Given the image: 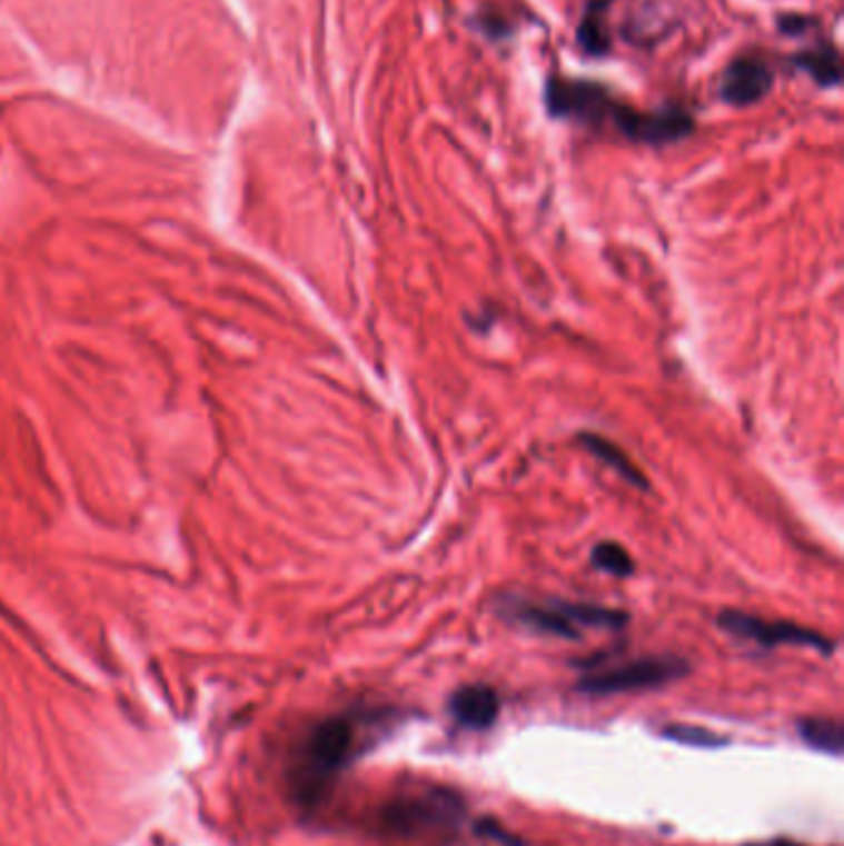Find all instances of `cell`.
Returning a JSON list of instances; mask_svg holds the SVG:
<instances>
[{
	"label": "cell",
	"mask_w": 844,
	"mask_h": 846,
	"mask_svg": "<svg viewBox=\"0 0 844 846\" xmlns=\"http://www.w3.org/2000/svg\"><path fill=\"white\" fill-rule=\"evenodd\" d=\"M359 735L357 718L342 713V716L315 723L295 745L288 765V785L292 799L302 809H315L330 795L337 777L359 753Z\"/></svg>",
	"instance_id": "6da1fadb"
},
{
	"label": "cell",
	"mask_w": 844,
	"mask_h": 846,
	"mask_svg": "<svg viewBox=\"0 0 844 846\" xmlns=\"http://www.w3.org/2000/svg\"><path fill=\"white\" fill-rule=\"evenodd\" d=\"M466 819V802L454 789L416 787L389 797L377 812L379 829L389 839L409 844L451 842Z\"/></svg>",
	"instance_id": "7a4b0ae2"
},
{
	"label": "cell",
	"mask_w": 844,
	"mask_h": 846,
	"mask_svg": "<svg viewBox=\"0 0 844 846\" xmlns=\"http://www.w3.org/2000/svg\"><path fill=\"white\" fill-rule=\"evenodd\" d=\"M498 614L506 621L523 626L533 634L555 636V639L577 641L585 629L619 631L629 617L619 609L599 607V604H579L563 599H518L506 597L498 601Z\"/></svg>",
	"instance_id": "3957f363"
},
{
	"label": "cell",
	"mask_w": 844,
	"mask_h": 846,
	"mask_svg": "<svg viewBox=\"0 0 844 846\" xmlns=\"http://www.w3.org/2000/svg\"><path fill=\"white\" fill-rule=\"evenodd\" d=\"M688 674V661L682 656H644L597 674L583 676L577 684L579 694L587 696H619L634 690H652L674 684Z\"/></svg>",
	"instance_id": "277c9868"
},
{
	"label": "cell",
	"mask_w": 844,
	"mask_h": 846,
	"mask_svg": "<svg viewBox=\"0 0 844 846\" xmlns=\"http://www.w3.org/2000/svg\"><path fill=\"white\" fill-rule=\"evenodd\" d=\"M718 626L723 631H728L738 639L753 641L765 648L773 646H803V648H815L820 654H832V644L827 636H822L815 629H807V626H800L793 621H771V619H761L753 617V614L745 611H723L718 617Z\"/></svg>",
	"instance_id": "5b68a950"
},
{
	"label": "cell",
	"mask_w": 844,
	"mask_h": 846,
	"mask_svg": "<svg viewBox=\"0 0 844 846\" xmlns=\"http://www.w3.org/2000/svg\"><path fill=\"white\" fill-rule=\"evenodd\" d=\"M547 104L553 115L585 119V122H599L612 115L614 104L607 100V92L595 84L585 82H563L553 80L547 87Z\"/></svg>",
	"instance_id": "8992f818"
},
{
	"label": "cell",
	"mask_w": 844,
	"mask_h": 846,
	"mask_svg": "<svg viewBox=\"0 0 844 846\" xmlns=\"http://www.w3.org/2000/svg\"><path fill=\"white\" fill-rule=\"evenodd\" d=\"M609 119L619 127L622 135L649 145H664V141L682 139L691 131V117L684 112H656L639 115L627 107H614Z\"/></svg>",
	"instance_id": "52a82bcc"
},
{
	"label": "cell",
	"mask_w": 844,
	"mask_h": 846,
	"mask_svg": "<svg viewBox=\"0 0 844 846\" xmlns=\"http://www.w3.org/2000/svg\"><path fill=\"white\" fill-rule=\"evenodd\" d=\"M773 74L765 68L763 62L743 58L736 60L723 74L721 97L733 107H748L761 102L763 97L771 92Z\"/></svg>",
	"instance_id": "ba28073f"
},
{
	"label": "cell",
	"mask_w": 844,
	"mask_h": 846,
	"mask_svg": "<svg viewBox=\"0 0 844 846\" xmlns=\"http://www.w3.org/2000/svg\"><path fill=\"white\" fill-rule=\"evenodd\" d=\"M448 713L468 730H488L500 716V696L486 684H470L451 696Z\"/></svg>",
	"instance_id": "9c48e42d"
},
{
	"label": "cell",
	"mask_w": 844,
	"mask_h": 846,
	"mask_svg": "<svg viewBox=\"0 0 844 846\" xmlns=\"http://www.w3.org/2000/svg\"><path fill=\"white\" fill-rule=\"evenodd\" d=\"M800 738L810 747L827 755H842L844 750V728L835 718H805L797 725Z\"/></svg>",
	"instance_id": "30bf717a"
},
{
	"label": "cell",
	"mask_w": 844,
	"mask_h": 846,
	"mask_svg": "<svg viewBox=\"0 0 844 846\" xmlns=\"http://www.w3.org/2000/svg\"><path fill=\"white\" fill-rule=\"evenodd\" d=\"M579 438H583V444H585V448L589 450V454H595L602 460V464L617 470V474L622 478H627L632 482V486H639V488L646 486L644 476L639 474L637 468H634V464L627 458V454H624V450H619L612 441H607V438L595 436V434H583Z\"/></svg>",
	"instance_id": "8fae6325"
},
{
	"label": "cell",
	"mask_w": 844,
	"mask_h": 846,
	"mask_svg": "<svg viewBox=\"0 0 844 846\" xmlns=\"http://www.w3.org/2000/svg\"><path fill=\"white\" fill-rule=\"evenodd\" d=\"M795 62L803 68L807 74H813V80L822 87H835L840 84L842 68H840V58L835 50L822 48V50H810L797 54Z\"/></svg>",
	"instance_id": "7c38bea8"
},
{
	"label": "cell",
	"mask_w": 844,
	"mask_h": 846,
	"mask_svg": "<svg viewBox=\"0 0 844 846\" xmlns=\"http://www.w3.org/2000/svg\"><path fill=\"white\" fill-rule=\"evenodd\" d=\"M592 565L612 577H629L634 573V563L627 549L614 543H602L592 549Z\"/></svg>",
	"instance_id": "4fadbf2b"
},
{
	"label": "cell",
	"mask_w": 844,
	"mask_h": 846,
	"mask_svg": "<svg viewBox=\"0 0 844 846\" xmlns=\"http://www.w3.org/2000/svg\"><path fill=\"white\" fill-rule=\"evenodd\" d=\"M664 735L668 740L691 747H721L728 743V738H723V735L708 728H698V725H666Z\"/></svg>",
	"instance_id": "5bb4252c"
},
{
	"label": "cell",
	"mask_w": 844,
	"mask_h": 846,
	"mask_svg": "<svg viewBox=\"0 0 844 846\" xmlns=\"http://www.w3.org/2000/svg\"><path fill=\"white\" fill-rule=\"evenodd\" d=\"M579 42H583V48L592 54H602L609 48L607 30L602 28L599 16H595V10H589V16H585V23L579 26Z\"/></svg>",
	"instance_id": "9a60e30c"
},
{
	"label": "cell",
	"mask_w": 844,
	"mask_h": 846,
	"mask_svg": "<svg viewBox=\"0 0 844 846\" xmlns=\"http://www.w3.org/2000/svg\"><path fill=\"white\" fill-rule=\"evenodd\" d=\"M748 846H803V844H795V842H791V839H767V842L748 844Z\"/></svg>",
	"instance_id": "2e32d148"
}]
</instances>
